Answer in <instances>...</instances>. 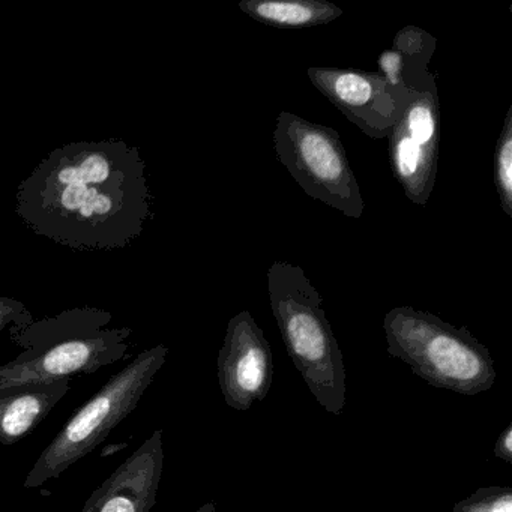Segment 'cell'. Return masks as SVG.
<instances>
[{"label":"cell","mask_w":512,"mask_h":512,"mask_svg":"<svg viewBox=\"0 0 512 512\" xmlns=\"http://www.w3.org/2000/svg\"><path fill=\"white\" fill-rule=\"evenodd\" d=\"M113 316L95 307L71 308L10 328L22 352L0 365V389L97 373L130 349L131 328H112Z\"/></svg>","instance_id":"obj_2"},{"label":"cell","mask_w":512,"mask_h":512,"mask_svg":"<svg viewBox=\"0 0 512 512\" xmlns=\"http://www.w3.org/2000/svg\"><path fill=\"white\" fill-rule=\"evenodd\" d=\"M274 379V359L265 332L250 311L230 319L218 353V383L227 406L248 412L268 397Z\"/></svg>","instance_id":"obj_9"},{"label":"cell","mask_w":512,"mask_h":512,"mask_svg":"<svg viewBox=\"0 0 512 512\" xmlns=\"http://www.w3.org/2000/svg\"><path fill=\"white\" fill-rule=\"evenodd\" d=\"M238 7L256 22L277 29L316 28L344 14L328 0H242Z\"/></svg>","instance_id":"obj_13"},{"label":"cell","mask_w":512,"mask_h":512,"mask_svg":"<svg viewBox=\"0 0 512 512\" xmlns=\"http://www.w3.org/2000/svg\"><path fill=\"white\" fill-rule=\"evenodd\" d=\"M494 455L505 463L512 464V424L500 433L494 445Z\"/></svg>","instance_id":"obj_17"},{"label":"cell","mask_w":512,"mask_h":512,"mask_svg":"<svg viewBox=\"0 0 512 512\" xmlns=\"http://www.w3.org/2000/svg\"><path fill=\"white\" fill-rule=\"evenodd\" d=\"M272 143L278 160L307 196L346 217H362L361 188L337 131L295 113L281 112Z\"/></svg>","instance_id":"obj_6"},{"label":"cell","mask_w":512,"mask_h":512,"mask_svg":"<svg viewBox=\"0 0 512 512\" xmlns=\"http://www.w3.org/2000/svg\"><path fill=\"white\" fill-rule=\"evenodd\" d=\"M307 74L314 88L371 139L389 136L410 95L398 94L377 73L355 68L311 67Z\"/></svg>","instance_id":"obj_8"},{"label":"cell","mask_w":512,"mask_h":512,"mask_svg":"<svg viewBox=\"0 0 512 512\" xmlns=\"http://www.w3.org/2000/svg\"><path fill=\"white\" fill-rule=\"evenodd\" d=\"M268 292L284 346L308 391L329 415H341L346 407V368L322 295L301 266L280 260L269 268Z\"/></svg>","instance_id":"obj_3"},{"label":"cell","mask_w":512,"mask_h":512,"mask_svg":"<svg viewBox=\"0 0 512 512\" xmlns=\"http://www.w3.org/2000/svg\"><path fill=\"white\" fill-rule=\"evenodd\" d=\"M437 40L415 25L397 32L391 49L377 59L379 76L401 95L437 88V77L428 70Z\"/></svg>","instance_id":"obj_11"},{"label":"cell","mask_w":512,"mask_h":512,"mask_svg":"<svg viewBox=\"0 0 512 512\" xmlns=\"http://www.w3.org/2000/svg\"><path fill=\"white\" fill-rule=\"evenodd\" d=\"M196 512H217V508H215L214 502L205 503V505L200 506Z\"/></svg>","instance_id":"obj_18"},{"label":"cell","mask_w":512,"mask_h":512,"mask_svg":"<svg viewBox=\"0 0 512 512\" xmlns=\"http://www.w3.org/2000/svg\"><path fill=\"white\" fill-rule=\"evenodd\" d=\"M388 353L434 388L478 395L493 388L496 368L484 344L467 328L412 307L392 308L383 319Z\"/></svg>","instance_id":"obj_4"},{"label":"cell","mask_w":512,"mask_h":512,"mask_svg":"<svg viewBox=\"0 0 512 512\" xmlns=\"http://www.w3.org/2000/svg\"><path fill=\"white\" fill-rule=\"evenodd\" d=\"M452 512H512L511 487H482L455 503Z\"/></svg>","instance_id":"obj_15"},{"label":"cell","mask_w":512,"mask_h":512,"mask_svg":"<svg viewBox=\"0 0 512 512\" xmlns=\"http://www.w3.org/2000/svg\"><path fill=\"white\" fill-rule=\"evenodd\" d=\"M164 467L163 430H155L91 494L82 512H151Z\"/></svg>","instance_id":"obj_10"},{"label":"cell","mask_w":512,"mask_h":512,"mask_svg":"<svg viewBox=\"0 0 512 512\" xmlns=\"http://www.w3.org/2000/svg\"><path fill=\"white\" fill-rule=\"evenodd\" d=\"M494 185L499 194L500 208L512 218V107H509L494 149Z\"/></svg>","instance_id":"obj_14"},{"label":"cell","mask_w":512,"mask_h":512,"mask_svg":"<svg viewBox=\"0 0 512 512\" xmlns=\"http://www.w3.org/2000/svg\"><path fill=\"white\" fill-rule=\"evenodd\" d=\"M169 347L145 350L68 419L58 436L41 452L25 479L26 488H40L59 478L77 461L91 454L139 406L158 371L166 364Z\"/></svg>","instance_id":"obj_5"},{"label":"cell","mask_w":512,"mask_h":512,"mask_svg":"<svg viewBox=\"0 0 512 512\" xmlns=\"http://www.w3.org/2000/svg\"><path fill=\"white\" fill-rule=\"evenodd\" d=\"M146 163L124 140L50 152L17 188L16 214L43 238L79 251L121 250L152 218Z\"/></svg>","instance_id":"obj_1"},{"label":"cell","mask_w":512,"mask_h":512,"mask_svg":"<svg viewBox=\"0 0 512 512\" xmlns=\"http://www.w3.org/2000/svg\"><path fill=\"white\" fill-rule=\"evenodd\" d=\"M71 379L0 389V443L14 445L29 436L68 394Z\"/></svg>","instance_id":"obj_12"},{"label":"cell","mask_w":512,"mask_h":512,"mask_svg":"<svg viewBox=\"0 0 512 512\" xmlns=\"http://www.w3.org/2000/svg\"><path fill=\"white\" fill-rule=\"evenodd\" d=\"M389 163L395 181L413 205L425 206L436 182L440 149V104L437 88L413 92L392 128Z\"/></svg>","instance_id":"obj_7"},{"label":"cell","mask_w":512,"mask_h":512,"mask_svg":"<svg viewBox=\"0 0 512 512\" xmlns=\"http://www.w3.org/2000/svg\"><path fill=\"white\" fill-rule=\"evenodd\" d=\"M34 319L31 311L19 299L0 296V334L7 328L23 325Z\"/></svg>","instance_id":"obj_16"}]
</instances>
